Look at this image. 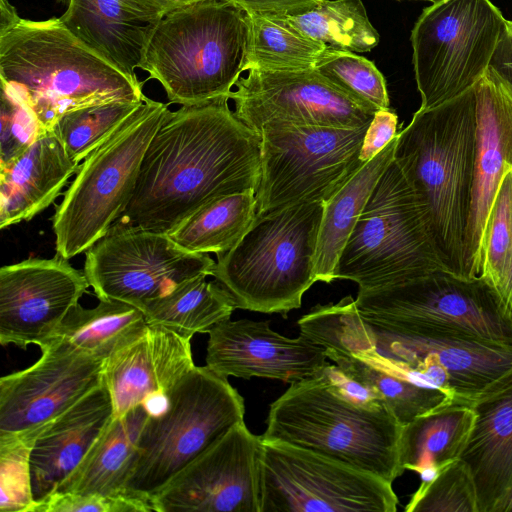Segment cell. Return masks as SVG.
<instances>
[{
  "label": "cell",
  "mask_w": 512,
  "mask_h": 512,
  "mask_svg": "<svg viewBox=\"0 0 512 512\" xmlns=\"http://www.w3.org/2000/svg\"><path fill=\"white\" fill-rule=\"evenodd\" d=\"M228 100L222 96L167 112L144 154L134 192L113 224L169 234L218 198L256 193L261 137L235 116Z\"/></svg>",
  "instance_id": "obj_1"
},
{
  "label": "cell",
  "mask_w": 512,
  "mask_h": 512,
  "mask_svg": "<svg viewBox=\"0 0 512 512\" xmlns=\"http://www.w3.org/2000/svg\"><path fill=\"white\" fill-rule=\"evenodd\" d=\"M475 154L474 87L433 108H419L398 133L393 154L426 208L448 272L464 278Z\"/></svg>",
  "instance_id": "obj_2"
},
{
  "label": "cell",
  "mask_w": 512,
  "mask_h": 512,
  "mask_svg": "<svg viewBox=\"0 0 512 512\" xmlns=\"http://www.w3.org/2000/svg\"><path fill=\"white\" fill-rule=\"evenodd\" d=\"M329 363L318 375L290 384L269 408L262 439L306 449L387 482L404 473L402 425L376 399L346 391Z\"/></svg>",
  "instance_id": "obj_3"
},
{
  "label": "cell",
  "mask_w": 512,
  "mask_h": 512,
  "mask_svg": "<svg viewBox=\"0 0 512 512\" xmlns=\"http://www.w3.org/2000/svg\"><path fill=\"white\" fill-rule=\"evenodd\" d=\"M0 79L27 102L45 130L67 112L145 96L141 82L93 52L56 17H20L0 31Z\"/></svg>",
  "instance_id": "obj_4"
},
{
  "label": "cell",
  "mask_w": 512,
  "mask_h": 512,
  "mask_svg": "<svg viewBox=\"0 0 512 512\" xmlns=\"http://www.w3.org/2000/svg\"><path fill=\"white\" fill-rule=\"evenodd\" d=\"M248 14L222 0H200L165 14L140 69L170 103L191 106L228 96L244 72Z\"/></svg>",
  "instance_id": "obj_5"
},
{
  "label": "cell",
  "mask_w": 512,
  "mask_h": 512,
  "mask_svg": "<svg viewBox=\"0 0 512 512\" xmlns=\"http://www.w3.org/2000/svg\"><path fill=\"white\" fill-rule=\"evenodd\" d=\"M324 203L257 214L242 239L218 255L211 276L237 309L285 315L315 283L314 254Z\"/></svg>",
  "instance_id": "obj_6"
},
{
  "label": "cell",
  "mask_w": 512,
  "mask_h": 512,
  "mask_svg": "<svg viewBox=\"0 0 512 512\" xmlns=\"http://www.w3.org/2000/svg\"><path fill=\"white\" fill-rule=\"evenodd\" d=\"M448 272L422 201L394 160L375 184L334 270L359 290Z\"/></svg>",
  "instance_id": "obj_7"
},
{
  "label": "cell",
  "mask_w": 512,
  "mask_h": 512,
  "mask_svg": "<svg viewBox=\"0 0 512 512\" xmlns=\"http://www.w3.org/2000/svg\"><path fill=\"white\" fill-rule=\"evenodd\" d=\"M244 414V399L226 377L195 366L170 390L166 409L149 414L125 493L151 502L184 467L243 422Z\"/></svg>",
  "instance_id": "obj_8"
},
{
  "label": "cell",
  "mask_w": 512,
  "mask_h": 512,
  "mask_svg": "<svg viewBox=\"0 0 512 512\" xmlns=\"http://www.w3.org/2000/svg\"><path fill=\"white\" fill-rule=\"evenodd\" d=\"M169 111L144 97L82 164L52 217L56 254L70 259L105 236L126 208L148 145Z\"/></svg>",
  "instance_id": "obj_9"
},
{
  "label": "cell",
  "mask_w": 512,
  "mask_h": 512,
  "mask_svg": "<svg viewBox=\"0 0 512 512\" xmlns=\"http://www.w3.org/2000/svg\"><path fill=\"white\" fill-rule=\"evenodd\" d=\"M355 304L376 329H440L512 345V311L482 278L445 271L399 284L358 290Z\"/></svg>",
  "instance_id": "obj_10"
},
{
  "label": "cell",
  "mask_w": 512,
  "mask_h": 512,
  "mask_svg": "<svg viewBox=\"0 0 512 512\" xmlns=\"http://www.w3.org/2000/svg\"><path fill=\"white\" fill-rule=\"evenodd\" d=\"M367 127L264 125L257 214L330 200L365 164L359 153Z\"/></svg>",
  "instance_id": "obj_11"
},
{
  "label": "cell",
  "mask_w": 512,
  "mask_h": 512,
  "mask_svg": "<svg viewBox=\"0 0 512 512\" xmlns=\"http://www.w3.org/2000/svg\"><path fill=\"white\" fill-rule=\"evenodd\" d=\"M507 20L490 0H436L411 31L420 109L464 93L490 66Z\"/></svg>",
  "instance_id": "obj_12"
},
{
  "label": "cell",
  "mask_w": 512,
  "mask_h": 512,
  "mask_svg": "<svg viewBox=\"0 0 512 512\" xmlns=\"http://www.w3.org/2000/svg\"><path fill=\"white\" fill-rule=\"evenodd\" d=\"M300 334L325 348V354L347 379L380 400L403 426L420 415L453 403L378 348L372 327L362 318L355 300L316 305L303 315Z\"/></svg>",
  "instance_id": "obj_13"
},
{
  "label": "cell",
  "mask_w": 512,
  "mask_h": 512,
  "mask_svg": "<svg viewBox=\"0 0 512 512\" xmlns=\"http://www.w3.org/2000/svg\"><path fill=\"white\" fill-rule=\"evenodd\" d=\"M260 512H396L392 483L286 443L266 441Z\"/></svg>",
  "instance_id": "obj_14"
},
{
  "label": "cell",
  "mask_w": 512,
  "mask_h": 512,
  "mask_svg": "<svg viewBox=\"0 0 512 512\" xmlns=\"http://www.w3.org/2000/svg\"><path fill=\"white\" fill-rule=\"evenodd\" d=\"M215 261L192 253L168 234L113 224L85 252L84 273L99 300H119L140 310L181 284L211 276Z\"/></svg>",
  "instance_id": "obj_15"
},
{
  "label": "cell",
  "mask_w": 512,
  "mask_h": 512,
  "mask_svg": "<svg viewBox=\"0 0 512 512\" xmlns=\"http://www.w3.org/2000/svg\"><path fill=\"white\" fill-rule=\"evenodd\" d=\"M372 329L384 355L448 393L454 402L470 404L512 370V345L432 328L402 332Z\"/></svg>",
  "instance_id": "obj_16"
},
{
  "label": "cell",
  "mask_w": 512,
  "mask_h": 512,
  "mask_svg": "<svg viewBox=\"0 0 512 512\" xmlns=\"http://www.w3.org/2000/svg\"><path fill=\"white\" fill-rule=\"evenodd\" d=\"M262 444L237 423L152 497L154 511L260 512Z\"/></svg>",
  "instance_id": "obj_17"
},
{
  "label": "cell",
  "mask_w": 512,
  "mask_h": 512,
  "mask_svg": "<svg viewBox=\"0 0 512 512\" xmlns=\"http://www.w3.org/2000/svg\"><path fill=\"white\" fill-rule=\"evenodd\" d=\"M228 97L235 116L259 134L270 123L361 128L376 111L330 83L314 68L293 71L249 69Z\"/></svg>",
  "instance_id": "obj_18"
},
{
  "label": "cell",
  "mask_w": 512,
  "mask_h": 512,
  "mask_svg": "<svg viewBox=\"0 0 512 512\" xmlns=\"http://www.w3.org/2000/svg\"><path fill=\"white\" fill-rule=\"evenodd\" d=\"M32 366L0 379V434L36 431L103 383L105 360L53 340Z\"/></svg>",
  "instance_id": "obj_19"
},
{
  "label": "cell",
  "mask_w": 512,
  "mask_h": 512,
  "mask_svg": "<svg viewBox=\"0 0 512 512\" xmlns=\"http://www.w3.org/2000/svg\"><path fill=\"white\" fill-rule=\"evenodd\" d=\"M84 271L58 254L0 269V343L42 349L89 287Z\"/></svg>",
  "instance_id": "obj_20"
},
{
  "label": "cell",
  "mask_w": 512,
  "mask_h": 512,
  "mask_svg": "<svg viewBox=\"0 0 512 512\" xmlns=\"http://www.w3.org/2000/svg\"><path fill=\"white\" fill-rule=\"evenodd\" d=\"M476 154L465 238L467 278L481 275L494 201L512 170V86L492 68L475 84Z\"/></svg>",
  "instance_id": "obj_21"
},
{
  "label": "cell",
  "mask_w": 512,
  "mask_h": 512,
  "mask_svg": "<svg viewBox=\"0 0 512 512\" xmlns=\"http://www.w3.org/2000/svg\"><path fill=\"white\" fill-rule=\"evenodd\" d=\"M206 366L217 374L296 383L318 376L329 364L325 348L308 337L283 336L268 321L224 320L209 332Z\"/></svg>",
  "instance_id": "obj_22"
},
{
  "label": "cell",
  "mask_w": 512,
  "mask_h": 512,
  "mask_svg": "<svg viewBox=\"0 0 512 512\" xmlns=\"http://www.w3.org/2000/svg\"><path fill=\"white\" fill-rule=\"evenodd\" d=\"M159 324H148L104 363L103 382L120 417L170 390L195 367L191 344Z\"/></svg>",
  "instance_id": "obj_23"
},
{
  "label": "cell",
  "mask_w": 512,
  "mask_h": 512,
  "mask_svg": "<svg viewBox=\"0 0 512 512\" xmlns=\"http://www.w3.org/2000/svg\"><path fill=\"white\" fill-rule=\"evenodd\" d=\"M114 416L104 382L35 431L30 450L34 504L53 493L81 465Z\"/></svg>",
  "instance_id": "obj_24"
},
{
  "label": "cell",
  "mask_w": 512,
  "mask_h": 512,
  "mask_svg": "<svg viewBox=\"0 0 512 512\" xmlns=\"http://www.w3.org/2000/svg\"><path fill=\"white\" fill-rule=\"evenodd\" d=\"M59 17L93 52L125 75L138 80L149 39L165 15L149 0H65Z\"/></svg>",
  "instance_id": "obj_25"
},
{
  "label": "cell",
  "mask_w": 512,
  "mask_h": 512,
  "mask_svg": "<svg viewBox=\"0 0 512 512\" xmlns=\"http://www.w3.org/2000/svg\"><path fill=\"white\" fill-rule=\"evenodd\" d=\"M469 405L475 418L459 458L473 477L478 512H497L512 489V370Z\"/></svg>",
  "instance_id": "obj_26"
},
{
  "label": "cell",
  "mask_w": 512,
  "mask_h": 512,
  "mask_svg": "<svg viewBox=\"0 0 512 512\" xmlns=\"http://www.w3.org/2000/svg\"><path fill=\"white\" fill-rule=\"evenodd\" d=\"M78 169L52 130L0 167V228L28 221L58 197Z\"/></svg>",
  "instance_id": "obj_27"
},
{
  "label": "cell",
  "mask_w": 512,
  "mask_h": 512,
  "mask_svg": "<svg viewBox=\"0 0 512 512\" xmlns=\"http://www.w3.org/2000/svg\"><path fill=\"white\" fill-rule=\"evenodd\" d=\"M148 416L144 405H138L120 417L113 416L78 469L55 493L127 494L125 484L132 471L139 436Z\"/></svg>",
  "instance_id": "obj_28"
},
{
  "label": "cell",
  "mask_w": 512,
  "mask_h": 512,
  "mask_svg": "<svg viewBox=\"0 0 512 512\" xmlns=\"http://www.w3.org/2000/svg\"><path fill=\"white\" fill-rule=\"evenodd\" d=\"M474 418L475 413L469 404L453 402L403 425L399 439L402 468L431 477L441 467L458 459Z\"/></svg>",
  "instance_id": "obj_29"
},
{
  "label": "cell",
  "mask_w": 512,
  "mask_h": 512,
  "mask_svg": "<svg viewBox=\"0 0 512 512\" xmlns=\"http://www.w3.org/2000/svg\"><path fill=\"white\" fill-rule=\"evenodd\" d=\"M396 141L397 137L324 203L314 254L316 281L330 283L334 280L338 258L375 184L393 159Z\"/></svg>",
  "instance_id": "obj_30"
},
{
  "label": "cell",
  "mask_w": 512,
  "mask_h": 512,
  "mask_svg": "<svg viewBox=\"0 0 512 512\" xmlns=\"http://www.w3.org/2000/svg\"><path fill=\"white\" fill-rule=\"evenodd\" d=\"M207 276L189 280L169 294L147 302L142 311L148 324L162 325L184 338L208 333L216 324L230 319L237 309L229 293Z\"/></svg>",
  "instance_id": "obj_31"
},
{
  "label": "cell",
  "mask_w": 512,
  "mask_h": 512,
  "mask_svg": "<svg viewBox=\"0 0 512 512\" xmlns=\"http://www.w3.org/2000/svg\"><path fill=\"white\" fill-rule=\"evenodd\" d=\"M146 326L143 311L129 303L100 300L91 309L78 303L66 315L53 340L106 360Z\"/></svg>",
  "instance_id": "obj_32"
},
{
  "label": "cell",
  "mask_w": 512,
  "mask_h": 512,
  "mask_svg": "<svg viewBox=\"0 0 512 512\" xmlns=\"http://www.w3.org/2000/svg\"><path fill=\"white\" fill-rule=\"evenodd\" d=\"M257 215L255 191L218 198L203 206L168 235L188 252L217 256L231 250Z\"/></svg>",
  "instance_id": "obj_33"
},
{
  "label": "cell",
  "mask_w": 512,
  "mask_h": 512,
  "mask_svg": "<svg viewBox=\"0 0 512 512\" xmlns=\"http://www.w3.org/2000/svg\"><path fill=\"white\" fill-rule=\"evenodd\" d=\"M249 37L244 72L314 68L327 45L295 29L286 17L248 15Z\"/></svg>",
  "instance_id": "obj_34"
},
{
  "label": "cell",
  "mask_w": 512,
  "mask_h": 512,
  "mask_svg": "<svg viewBox=\"0 0 512 512\" xmlns=\"http://www.w3.org/2000/svg\"><path fill=\"white\" fill-rule=\"evenodd\" d=\"M286 19L302 34L336 50L370 52L380 41L361 0H324Z\"/></svg>",
  "instance_id": "obj_35"
},
{
  "label": "cell",
  "mask_w": 512,
  "mask_h": 512,
  "mask_svg": "<svg viewBox=\"0 0 512 512\" xmlns=\"http://www.w3.org/2000/svg\"><path fill=\"white\" fill-rule=\"evenodd\" d=\"M142 102L115 101L76 109L64 114L52 131L68 155L79 163L117 130Z\"/></svg>",
  "instance_id": "obj_36"
},
{
  "label": "cell",
  "mask_w": 512,
  "mask_h": 512,
  "mask_svg": "<svg viewBox=\"0 0 512 512\" xmlns=\"http://www.w3.org/2000/svg\"><path fill=\"white\" fill-rule=\"evenodd\" d=\"M314 69L341 91L374 111L389 108L385 79L374 63L356 53L327 47Z\"/></svg>",
  "instance_id": "obj_37"
},
{
  "label": "cell",
  "mask_w": 512,
  "mask_h": 512,
  "mask_svg": "<svg viewBox=\"0 0 512 512\" xmlns=\"http://www.w3.org/2000/svg\"><path fill=\"white\" fill-rule=\"evenodd\" d=\"M406 512H478L473 477L460 458L425 478L405 507Z\"/></svg>",
  "instance_id": "obj_38"
},
{
  "label": "cell",
  "mask_w": 512,
  "mask_h": 512,
  "mask_svg": "<svg viewBox=\"0 0 512 512\" xmlns=\"http://www.w3.org/2000/svg\"><path fill=\"white\" fill-rule=\"evenodd\" d=\"M35 431L0 434V511L29 512L34 505L30 481V450Z\"/></svg>",
  "instance_id": "obj_39"
},
{
  "label": "cell",
  "mask_w": 512,
  "mask_h": 512,
  "mask_svg": "<svg viewBox=\"0 0 512 512\" xmlns=\"http://www.w3.org/2000/svg\"><path fill=\"white\" fill-rule=\"evenodd\" d=\"M0 167L23 153L44 133L27 102L7 83L1 81Z\"/></svg>",
  "instance_id": "obj_40"
},
{
  "label": "cell",
  "mask_w": 512,
  "mask_h": 512,
  "mask_svg": "<svg viewBox=\"0 0 512 512\" xmlns=\"http://www.w3.org/2000/svg\"><path fill=\"white\" fill-rule=\"evenodd\" d=\"M512 241V170L507 172L494 201L488 230L485 259L480 278L496 289Z\"/></svg>",
  "instance_id": "obj_41"
},
{
  "label": "cell",
  "mask_w": 512,
  "mask_h": 512,
  "mask_svg": "<svg viewBox=\"0 0 512 512\" xmlns=\"http://www.w3.org/2000/svg\"><path fill=\"white\" fill-rule=\"evenodd\" d=\"M149 512L151 502L129 494L54 493L34 504L29 512Z\"/></svg>",
  "instance_id": "obj_42"
},
{
  "label": "cell",
  "mask_w": 512,
  "mask_h": 512,
  "mask_svg": "<svg viewBox=\"0 0 512 512\" xmlns=\"http://www.w3.org/2000/svg\"><path fill=\"white\" fill-rule=\"evenodd\" d=\"M397 125L398 117L389 108L375 112L366 129L359 153V158L363 163L373 159L397 137Z\"/></svg>",
  "instance_id": "obj_43"
},
{
  "label": "cell",
  "mask_w": 512,
  "mask_h": 512,
  "mask_svg": "<svg viewBox=\"0 0 512 512\" xmlns=\"http://www.w3.org/2000/svg\"><path fill=\"white\" fill-rule=\"evenodd\" d=\"M232 3L248 15L288 17L301 14L324 0H222Z\"/></svg>",
  "instance_id": "obj_44"
},
{
  "label": "cell",
  "mask_w": 512,
  "mask_h": 512,
  "mask_svg": "<svg viewBox=\"0 0 512 512\" xmlns=\"http://www.w3.org/2000/svg\"><path fill=\"white\" fill-rule=\"evenodd\" d=\"M489 67L512 86V21L507 20Z\"/></svg>",
  "instance_id": "obj_45"
},
{
  "label": "cell",
  "mask_w": 512,
  "mask_h": 512,
  "mask_svg": "<svg viewBox=\"0 0 512 512\" xmlns=\"http://www.w3.org/2000/svg\"><path fill=\"white\" fill-rule=\"evenodd\" d=\"M495 291L503 303L512 311V241L507 261Z\"/></svg>",
  "instance_id": "obj_46"
},
{
  "label": "cell",
  "mask_w": 512,
  "mask_h": 512,
  "mask_svg": "<svg viewBox=\"0 0 512 512\" xmlns=\"http://www.w3.org/2000/svg\"><path fill=\"white\" fill-rule=\"evenodd\" d=\"M20 16L8 0H0V31L12 26Z\"/></svg>",
  "instance_id": "obj_47"
},
{
  "label": "cell",
  "mask_w": 512,
  "mask_h": 512,
  "mask_svg": "<svg viewBox=\"0 0 512 512\" xmlns=\"http://www.w3.org/2000/svg\"><path fill=\"white\" fill-rule=\"evenodd\" d=\"M156 5L164 14L187 6L200 0H149Z\"/></svg>",
  "instance_id": "obj_48"
},
{
  "label": "cell",
  "mask_w": 512,
  "mask_h": 512,
  "mask_svg": "<svg viewBox=\"0 0 512 512\" xmlns=\"http://www.w3.org/2000/svg\"><path fill=\"white\" fill-rule=\"evenodd\" d=\"M497 512H512V489Z\"/></svg>",
  "instance_id": "obj_49"
},
{
  "label": "cell",
  "mask_w": 512,
  "mask_h": 512,
  "mask_svg": "<svg viewBox=\"0 0 512 512\" xmlns=\"http://www.w3.org/2000/svg\"><path fill=\"white\" fill-rule=\"evenodd\" d=\"M423 1H431V2H434V1H436V0H423Z\"/></svg>",
  "instance_id": "obj_50"
}]
</instances>
